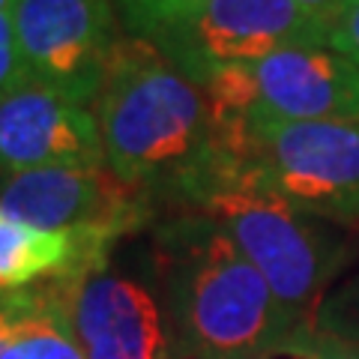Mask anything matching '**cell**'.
Returning a JSON list of instances; mask_svg holds the SVG:
<instances>
[{"label":"cell","mask_w":359,"mask_h":359,"mask_svg":"<svg viewBox=\"0 0 359 359\" xmlns=\"http://www.w3.org/2000/svg\"><path fill=\"white\" fill-rule=\"evenodd\" d=\"M222 126L359 120V66L327 48H287L198 78Z\"/></svg>","instance_id":"obj_5"},{"label":"cell","mask_w":359,"mask_h":359,"mask_svg":"<svg viewBox=\"0 0 359 359\" xmlns=\"http://www.w3.org/2000/svg\"><path fill=\"white\" fill-rule=\"evenodd\" d=\"M18 311H21V290H15V294H0V356H4L6 344L15 332Z\"/></svg>","instance_id":"obj_17"},{"label":"cell","mask_w":359,"mask_h":359,"mask_svg":"<svg viewBox=\"0 0 359 359\" xmlns=\"http://www.w3.org/2000/svg\"><path fill=\"white\" fill-rule=\"evenodd\" d=\"M332 27L297 0H207L195 15L150 36L189 78L264 60L287 48H327Z\"/></svg>","instance_id":"obj_7"},{"label":"cell","mask_w":359,"mask_h":359,"mask_svg":"<svg viewBox=\"0 0 359 359\" xmlns=\"http://www.w3.org/2000/svg\"><path fill=\"white\" fill-rule=\"evenodd\" d=\"M156 201L144 189L102 168H39L6 174L0 216L54 233H69L81 249V273L108 264L126 233L153 219Z\"/></svg>","instance_id":"obj_6"},{"label":"cell","mask_w":359,"mask_h":359,"mask_svg":"<svg viewBox=\"0 0 359 359\" xmlns=\"http://www.w3.org/2000/svg\"><path fill=\"white\" fill-rule=\"evenodd\" d=\"M219 135L231 156L228 180L314 219L359 224V120L219 123Z\"/></svg>","instance_id":"obj_4"},{"label":"cell","mask_w":359,"mask_h":359,"mask_svg":"<svg viewBox=\"0 0 359 359\" xmlns=\"http://www.w3.org/2000/svg\"><path fill=\"white\" fill-rule=\"evenodd\" d=\"M311 335H314V330L297 332V335H290L287 341H282L278 347H273L269 353L257 356V359H311Z\"/></svg>","instance_id":"obj_18"},{"label":"cell","mask_w":359,"mask_h":359,"mask_svg":"<svg viewBox=\"0 0 359 359\" xmlns=\"http://www.w3.org/2000/svg\"><path fill=\"white\" fill-rule=\"evenodd\" d=\"M311 359H359V344L314 332L311 335Z\"/></svg>","instance_id":"obj_16"},{"label":"cell","mask_w":359,"mask_h":359,"mask_svg":"<svg viewBox=\"0 0 359 359\" xmlns=\"http://www.w3.org/2000/svg\"><path fill=\"white\" fill-rule=\"evenodd\" d=\"M30 75L21 60L18 42H15V27L13 15H0V96L13 93L21 84H27Z\"/></svg>","instance_id":"obj_14"},{"label":"cell","mask_w":359,"mask_h":359,"mask_svg":"<svg viewBox=\"0 0 359 359\" xmlns=\"http://www.w3.org/2000/svg\"><path fill=\"white\" fill-rule=\"evenodd\" d=\"M192 210L222 224L299 330H314L330 285L353 257L347 228L299 212L240 180L216 186Z\"/></svg>","instance_id":"obj_3"},{"label":"cell","mask_w":359,"mask_h":359,"mask_svg":"<svg viewBox=\"0 0 359 359\" xmlns=\"http://www.w3.org/2000/svg\"><path fill=\"white\" fill-rule=\"evenodd\" d=\"M13 27L30 81L93 105L123 39L111 0H15Z\"/></svg>","instance_id":"obj_8"},{"label":"cell","mask_w":359,"mask_h":359,"mask_svg":"<svg viewBox=\"0 0 359 359\" xmlns=\"http://www.w3.org/2000/svg\"><path fill=\"white\" fill-rule=\"evenodd\" d=\"M153 273L171 359H257L306 332L204 212L183 210L156 224Z\"/></svg>","instance_id":"obj_2"},{"label":"cell","mask_w":359,"mask_h":359,"mask_svg":"<svg viewBox=\"0 0 359 359\" xmlns=\"http://www.w3.org/2000/svg\"><path fill=\"white\" fill-rule=\"evenodd\" d=\"M15 0H0V15H13Z\"/></svg>","instance_id":"obj_20"},{"label":"cell","mask_w":359,"mask_h":359,"mask_svg":"<svg viewBox=\"0 0 359 359\" xmlns=\"http://www.w3.org/2000/svg\"><path fill=\"white\" fill-rule=\"evenodd\" d=\"M90 111L108 168L156 207L192 210L231 168L204 87L150 39H120Z\"/></svg>","instance_id":"obj_1"},{"label":"cell","mask_w":359,"mask_h":359,"mask_svg":"<svg viewBox=\"0 0 359 359\" xmlns=\"http://www.w3.org/2000/svg\"><path fill=\"white\" fill-rule=\"evenodd\" d=\"M297 4L302 9H309L314 18H320V21H327L330 27H335V21H339L356 0H297Z\"/></svg>","instance_id":"obj_19"},{"label":"cell","mask_w":359,"mask_h":359,"mask_svg":"<svg viewBox=\"0 0 359 359\" xmlns=\"http://www.w3.org/2000/svg\"><path fill=\"white\" fill-rule=\"evenodd\" d=\"M87 359H171L159 297L108 264L51 278Z\"/></svg>","instance_id":"obj_9"},{"label":"cell","mask_w":359,"mask_h":359,"mask_svg":"<svg viewBox=\"0 0 359 359\" xmlns=\"http://www.w3.org/2000/svg\"><path fill=\"white\" fill-rule=\"evenodd\" d=\"M105 144L93 111L36 81L0 96V171L102 168Z\"/></svg>","instance_id":"obj_10"},{"label":"cell","mask_w":359,"mask_h":359,"mask_svg":"<svg viewBox=\"0 0 359 359\" xmlns=\"http://www.w3.org/2000/svg\"><path fill=\"white\" fill-rule=\"evenodd\" d=\"M120 4L132 36L150 39L156 33L186 21L189 15H195L207 0H120Z\"/></svg>","instance_id":"obj_13"},{"label":"cell","mask_w":359,"mask_h":359,"mask_svg":"<svg viewBox=\"0 0 359 359\" xmlns=\"http://www.w3.org/2000/svg\"><path fill=\"white\" fill-rule=\"evenodd\" d=\"M81 273V249L69 233L39 231L0 216V294H15L36 278Z\"/></svg>","instance_id":"obj_11"},{"label":"cell","mask_w":359,"mask_h":359,"mask_svg":"<svg viewBox=\"0 0 359 359\" xmlns=\"http://www.w3.org/2000/svg\"><path fill=\"white\" fill-rule=\"evenodd\" d=\"M330 45L344 57H351L356 66H359V0L347 9V13L335 21L332 27V39Z\"/></svg>","instance_id":"obj_15"},{"label":"cell","mask_w":359,"mask_h":359,"mask_svg":"<svg viewBox=\"0 0 359 359\" xmlns=\"http://www.w3.org/2000/svg\"><path fill=\"white\" fill-rule=\"evenodd\" d=\"M0 359H87L54 285L21 290L18 323Z\"/></svg>","instance_id":"obj_12"}]
</instances>
